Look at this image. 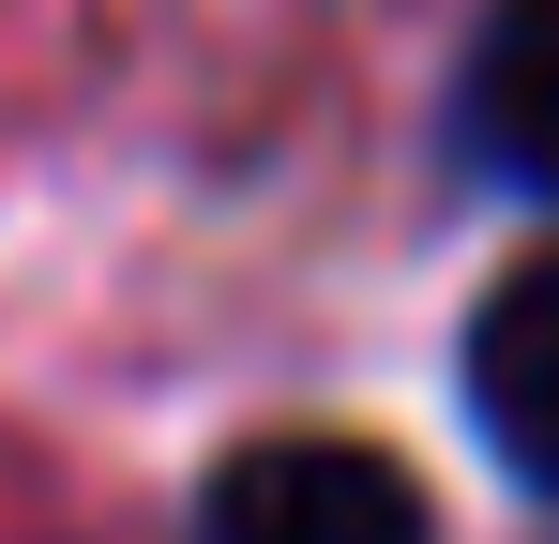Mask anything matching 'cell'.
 I'll list each match as a JSON object with an SVG mask.
<instances>
[{
  "label": "cell",
  "instance_id": "3",
  "mask_svg": "<svg viewBox=\"0 0 559 544\" xmlns=\"http://www.w3.org/2000/svg\"><path fill=\"white\" fill-rule=\"evenodd\" d=\"M468 152L559 212V0H484V31H468Z\"/></svg>",
  "mask_w": 559,
  "mask_h": 544
},
{
  "label": "cell",
  "instance_id": "1",
  "mask_svg": "<svg viewBox=\"0 0 559 544\" xmlns=\"http://www.w3.org/2000/svg\"><path fill=\"white\" fill-rule=\"evenodd\" d=\"M197 544H439V515L378 439H242L197 499Z\"/></svg>",
  "mask_w": 559,
  "mask_h": 544
},
{
  "label": "cell",
  "instance_id": "2",
  "mask_svg": "<svg viewBox=\"0 0 559 544\" xmlns=\"http://www.w3.org/2000/svg\"><path fill=\"white\" fill-rule=\"evenodd\" d=\"M468 424H484V453L530 499H559V258L484 287V318H468Z\"/></svg>",
  "mask_w": 559,
  "mask_h": 544
}]
</instances>
